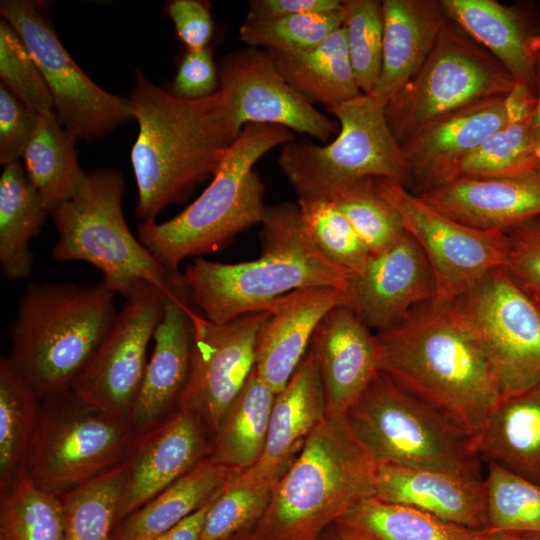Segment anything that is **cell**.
Instances as JSON below:
<instances>
[{
    "instance_id": "obj_18",
    "label": "cell",
    "mask_w": 540,
    "mask_h": 540,
    "mask_svg": "<svg viewBox=\"0 0 540 540\" xmlns=\"http://www.w3.org/2000/svg\"><path fill=\"white\" fill-rule=\"evenodd\" d=\"M345 306L373 333L390 329L435 297V282L425 254L405 232L391 247L371 254L348 278Z\"/></svg>"
},
{
    "instance_id": "obj_9",
    "label": "cell",
    "mask_w": 540,
    "mask_h": 540,
    "mask_svg": "<svg viewBox=\"0 0 540 540\" xmlns=\"http://www.w3.org/2000/svg\"><path fill=\"white\" fill-rule=\"evenodd\" d=\"M327 110L339 123L330 143L293 140L282 146L278 163L298 196L323 195L335 186L368 178L410 186L407 164L384 105L361 94Z\"/></svg>"
},
{
    "instance_id": "obj_29",
    "label": "cell",
    "mask_w": 540,
    "mask_h": 540,
    "mask_svg": "<svg viewBox=\"0 0 540 540\" xmlns=\"http://www.w3.org/2000/svg\"><path fill=\"white\" fill-rule=\"evenodd\" d=\"M474 443L482 461L540 484V381L501 396Z\"/></svg>"
},
{
    "instance_id": "obj_50",
    "label": "cell",
    "mask_w": 540,
    "mask_h": 540,
    "mask_svg": "<svg viewBox=\"0 0 540 540\" xmlns=\"http://www.w3.org/2000/svg\"><path fill=\"white\" fill-rule=\"evenodd\" d=\"M167 13L188 50L208 47L214 24L207 4L197 0H173L167 4Z\"/></svg>"
},
{
    "instance_id": "obj_47",
    "label": "cell",
    "mask_w": 540,
    "mask_h": 540,
    "mask_svg": "<svg viewBox=\"0 0 540 540\" xmlns=\"http://www.w3.org/2000/svg\"><path fill=\"white\" fill-rule=\"evenodd\" d=\"M509 251L504 269L540 299V216L507 232Z\"/></svg>"
},
{
    "instance_id": "obj_3",
    "label": "cell",
    "mask_w": 540,
    "mask_h": 540,
    "mask_svg": "<svg viewBox=\"0 0 540 540\" xmlns=\"http://www.w3.org/2000/svg\"><path fill=\"white\" fill-rule=\"evenodd\" d=\"M259 233V258L221 263L197 257L181 278L194 304L211 322L222 324L263 311L294 290L344 288L351 273L330 261L306 233L297 203L266 206Z\"/></svg>"
},
{
    "instance_id": "obj_27",
    "label": "cell",
    "mask_w": 540,
    "mask_h": 540,
    "mask_svg": "<svg viewBox=\"0 0 540 540\" xmlns=\"http://www.w3.org/2000/svg\"><path fill=\"white\" fill-rule=\"evenodd\" d=\"M382 64L369 94L386 104L421 68L448 17L441 0H383Z\"/></svg>"
},
{
    "instance_id": "obj_32",
    "label": "cell",
    "mask_w": 540,
    "mask_h": 540,
    "mask_svg": "<svg viewBox=\"0 0 540 540\" xmlns=\"http://www.w3.org/2000/svg\"><path fill=\"white\" fill-rule=\"evenodd\" d=\"M333 526L345 540H475L480 532L376 496L360 501Z\"/></svg>"
},
{
    "instance_id": "obj_8",
    "label": "cell",
    "mask_w": 540,
    "mask_h": 540,
    "mask_svg": "<svg viewBox=\"0 0 540 540\" xmlns=\"http://www.w3.org/2000/svg\"><path fill=\"white\" fill-rule=\"evenodd\" d=\"M345 416L377 464L482 478L474 437L381 371Z\"/></svg>"
},
{
    "instance_id": "obj_11",
    "label": "cell",
    "mask_w": 540,
    "mask_h": 540,
    "mask_svg": "<svg viewBox=\"0 0 540 540\" xmlns=\"http://www.w3.org/2000/svg\"><path fill=\"white\" fill-rule=\"evenodd\" d=\"M514 85L495 57L448 18L421 68L386 104V119L400 146L434 121L506 96Z\"/></svg>"
},
{
    "instance_id": "obj_51",
    "label": "cell",
    "mask_w": 540,
    "mask_h": 540,
    "mask_svg": "<svg viewBox=\"0 0 540 540\" xmlns=\"http://www.w3.org/2000/svg\"><path fill=\"white\" fill-rule=\"evenodd\" d=\"M342 0H253L246 18L264 19L341 9Z\"/></svg>"
},
{
    "instance_id": "obj_20",
    "label": "cell",
    "mask_w": 540,
    "mask_h": 540,
    "mask_svg": "<svg viewBox=\"0 0 540 540\" xmlns=\"http://www.w3.org/2000/svg\"><path fill=\"white\" fill-rule=\"evenodd\" d=\"M192 303L184 285L164 294L152 352L129 416L135 436L154 428L178 408L192 360L195 311Z\"/></svg>"
},
{
    "instance_id": "obj_21",
    "label": "cell",
    "mask_w": 540,
    "mask_h": 540,
    "mask_svg": "<svg viewBox=\"0 0 540 540\" xmlns=\"http://www.w3.org/2000/svg\"><path fill=\"white\" fill-rule=\"evenodd\" d=\"M508 122L505 96L496 97L444 116L400 145L412 192L452 180L458 165Z\"/></svg>"
},
{
    "instance_id": "obj_37",
    "label": "cell",
    "mask_w": 540,
    "mask_h": 540,
    "mask_svg": "<svg viewBox=\"0 0 540 540\" xmlns=\"http://www.w3.org/2000/svg\"><path fill=\"white\" fill-rule=\"evenodd\" d=\"M58 495L38 488L23 469L0 492V540H64Z\"/></svg>"
},
{
    "instance_id": "obj_31",
    "label": "cell",
    "mask_w": 540,
    "mask_h": 540,
    "mask_svg": "<svg viewBox=\"0 0 540 540\" xmlns=\"http://www.w3.org/2000/svg\"><path fill=\"white\" fill-rule=\"evenodd\" d=\"M268 54L287 83L313 105L328 109L363 94L355 79L343 25L310 50L294 55Z\"/></svg>"
},
{
    "instance_id": "obj_36",
    "label": "cell",
    "mask_w": 540,
    "mask_h": 540,
    "mask_svg": "<svg viewBox=\"0 0 540 540\" xmlns=\"http://www.w3.org/2000/svg\"><path fill=\"white\" fill-rule=\"evenodd\" d=\"M41 399L15 369L8 356L0 358V492L24 469L36 429Z\"/></svg>"
},
{
    "instance_id": "obj_39",
    "label": "cell",
    "mask_w": 540,
    "mask_h": 540,
    "mask_svg": "<svg viewBox=\"0 0 540 540\" xmlns=\"http://www.w3.org/2000/svg\"><path fill=\"white\" fill-rule=\"evenodd\" d=\"M533 115L508 122L486 138L458 165L454 178L505 177L539 168L540 142L534 130Z\"/></svg>"
},
{
    "instance_id": "obj_46",
    "label": "cell",
    "mask_w": 540,
    "mask_h": 540,
    "mask_svg": "<svg viewBox=\"0 0 540 540\" xmlns=\"http://www.w3.org/2000/svg\"><path fill=\"white\" fill-rule=\"evenodd\" d=\"M0 78L15 97L38 113L55 111L49 88L15 29L0 21Z\"/></svg>"
},
{
    "instance_id": "obj_55",
    "label": "cell",
    "mask_w": 540,
    "mask_h": 540,
    "mask_svg": "<svg viewBox=\"0 0 540 540\" xmlns=\"http://www.w3.org/2000/svg\"><path fill=\"white\" fill-rule=\"evenodd\" d=\"M222 540H256V539L252 535H250L248 532H242V533L232 535Z\"/></svg>"
},
{
    "instance_id": "obj_48",
    "label": "cell",
    "mask_w": 540,
    "mask_h": 540,
    "mask_svg": "<svg viewBox=\"0 0 540 540\" xmlns=\"http://www.w3.org/2000/svg\"><path fill=\"white\" fill-rule=\"evenodd\" d=\"M29 108L0 84V163L7 166L22 158L39 121Z\"/></svg>"
},
{
    "instance_id": "obj_53",
    "label": "cell",
    "mask_w": 540,
    "mask_h": 540,
    "mask_svg": "<svg viewBox=\"0 0 540 540\" xmlns=\"http://www.w3.org/2000/svg\"><path fill=\"white\" fill-rule=\"evenodd\" d=\"M475 540H540V533L488 528L480 531Z\"/></svg>"
},
{
    "instance_id": "obj_43",
    "label": "cell",
    "mask_w": 540,
    "mask_h": 540,
    "mask_svg": "<svg viewBox=\"0 0 540 540\" xmlns=\"http://www.w3.org/2000/svg\"><path fill=\"white\" fill-rule=\"evenodd\" d=\"M343 9V28L355 79L361 92L370 94L382 64V1L345 0Z\"/></svg>"
},
{
    "instance_id": "obj_5",
    "label": "cell",
    "mask_w": 540,
    "mask_h": 540,
    "mask_svg": "<svg viewBox=\"0 0 540 540\" xmlns=\"http://www.w3.org/2000/svg\"><path fill=\"white\" fill-rule=\"evenodd\" d=\"M115 295L102 282L26 286L8 358L41 400L73 389L117 315Z\"/></svg>"
},
{
    "instance_id": "obj_42",
    "label": "cell",
    "mask_w": 540,
    "mask_h": 540,
    "mask_svg": "<svg viewBox=\"0 0 540 540\" xmlns=\"http://www.w3.org/2000/svg\"><path fill=\"white\" fill-rule=\"evenodd\" d=\"M297 204L314 245L334 264L352 273L359 271L371 253L334 203L324 196L302 195Z\"/></svg>"
},
{
    "instance_id": "obj_26",
    "label": "cell",
    "mask_w": 540,
    "mask_h": 540,
    "mask_svg": "<svg viewBox=\"0 0 540 540\" xmlns=\"http://www.w3.org/2000/svg\"><path fill=\"white\" fill-rule=\"evenodd\" d=\"M375 496L468 529L489 528L488 493L483 478L378 464Z\"/></svg>"
},
{
    "instance_id": "obj_7",
    "label": "cell",
    "mask_w": 540,
    "mask_h": 540,
    "mask_svg": "<svg viewBox=\"0 0 540 540\" xmlns=\"http://www.w3.org/2000/svg\"><path fill=\"white\" fill-rule=\"evenodd\" d=\"M124 191L117 170L87 173L79 191L50 212L58 232L51 255L93 265L103 274L101 282L124 297L142 284L170 293L184 285L181 272L166 269L131 233L122 211Z\"/></svg>"
},
{
    "instance_id": "obj_16",
    "label": "cell",
    "mask_w": 540,
    "mask_h": 540,
    "mask_svg": "<svg viewBox=\"0 0 540 540\" xmlns=\"http://www.w3.org/2000/svg\"><path fill=\"white\" fill-rule=\"evenodd\" d=\"M269 311L217 324L193 313L191 367L178 408L193 415L211 439L256 363L258 331Z\"/></svg>"
},
{
    "instance_id": "obj_34",
    "label": "cell",
    "mask_w": 540,
    "mask_h": 540,
    "mask_svg": "<svg viewBox=\"0 0 540 540\" xmlns=\"http://www.w3.org/2000/svg\"><path fill=\"white\" fill-rule=\"evenodd\" d=\"M77 140L55 111L42 113L22 155L26 176L49 212L72 198L86 179L77 158Z\"/></svg>"
},
{
    "instance_id": "obj_24",
    "label": "cell",
    "mask_w": 540,
    "mask_h": 540,
    "mask_svg": "<svg viewBox=\"0 0 540 540\" xmlns=\"http://www.w3.org/2000/svg\"><path fill=\"white\" fill-rule=\"evenodd\" d=\"M326 417L321 377L314 354L309 349L286 386L275 394L261 458L239 477L247 482L273 486Z\"/></svg>"
},
{
    "instance_id": "obj_1",
    "label": "cell",
    "mask_w": 540,
    "mask_h": 540,
    "mask_svg": "<svg viewBox=\"0 0 540 540\" xmlns=\"http://www.w3.org/2000/svg\"><path fill=\"white\" fill-rule=\"evenodd\" d=\"M138 135L131 151L142 222L156 221L170 204L186 199L220 166L243 127L229 96L184 99L148 80L140 71L129 96Z\"/></svg>"
},
{
    "instance_id": "obj_33",
    "label": "cell",
    "mask_w": 540,
    "mask_h": 540,
    "mask_svg": "<svg viewBox=\"0 0 540 540\" xmlns=\"http://www.w3.org/2000/svg\"><path fill=\"white\" fill-rule=\"evenodd\" d=\"M50 212L19 162L4 166L0 177V266L4 278L18 281L33 268L30 240Z\"/></svg>"
},
{
    "instance_id": "obj_45",
    "label": "cell",
    "mask_w": 540,
    "mask_h": 540,
    "mask_svg": "<svg viewBox=\"0 0 540 540\" xmlns=\"http://www.w3.org/2000/svg\"><path fill=\"white\" fill-rule=\"evenodd\" d=\"M239 475L214 500L200 540H222L250 531L265 512L273 486L247 482Z\"/></svg>"
},
{
    "instance_id": "obj_15",
    "label": "cell",
    "mask_w": 540,
    "mask_h": 540,
    "mask_svg": "<svg viewBox=\"0 0 540 540\" xmlns=\"http://www.w3.org/2000/svg\"><path fill=\"white\" fill-rule=\"evenodd\" d=\"M164 294L142 284L127 297L73 391L94 407L129 422L161 320Z\"/></svg>"
},
{
    "instance_id": "obj_56",
    "label": "cell",
    "mask_w": 540,
    "mask_h": 540,
    "mask_svg": "<svg viewBox=\"0 0 540 540\" xmlns=\"http://www.w3.org/2000/svg\"><path fill=\"white\" fill-rule=\"evenodd\" d=\"M318 540H345L342 537H340L336 532L334 535L328 536L326 539L322 538V535L319 537Z\"/></svg>"
},
{
    "instance_id": "obj_52",
    "label": "cell",
    "mask_w": 540,
    "mask_h": 540,
    "mask_svg": "<svg viewBox=\"0 0 540 540\" xmlns=\"http://www.w3.org/2000/svg\"><path fill=\"white\" fill-rule=\"evenodd\" d=\"M218 496L219 495L211 499L193 514L174 527L158 535L153 540H200L206 515Z\"/></svg>"
},
{
    "instance_id": "obj_30",
    "label": "cell",
    "mask_w": 540,
    "mask_h": 540,
    "mask_svg": "<svg viewBox=\"0 0 540 540\" xmlns=\"http://www.w3.org/2000/svg\"><path fill=\"white\" fill-rule=\"evenodd\" d=\"M241 473L205 458L116 523L111 540H153L219 495Z\"/></svg>"
},
{
    "instance_id": "obj_6",
    "label": "cell",
    "mask_w": 540,
    "mask_h": 540,
    "mask_svg": "<svg viewBox=\"0 0 540 540\" xmlns=\"http://www.w3.org/2000/svg\"><path fill=\"white\" fill-rule=\"evenodd\" d=\"M293 140L294 132L286 127L246 124L197 199L169 220L141 222L138 239L160 264L176 273L185 258L223 248L262 220L265 187L253 169L255 163Z\"/></svg>"
},
{
    "instance_id": "obj_38",
    "label": "cell",
    "mask_w": 540,
    "mask_h": 540,
    "mask_svg": "<svg viewBox=\"0 0 540 540\" xmlns=\"http://www.w3.org/2000/svg\"><path fill=\"white\" fill-rule=\"evenodd\" d=\"M124 483V463L61 493L64 540H111Z\"/></svg>"
},
{
    "instance_id": "obj_28",
    "label": "cell",
    "mask_w": 540,
    "mask_h": 540,
    "mask_svg": "<svg viewBox=\"0 0 540 540\" xmlns=\"http://www.w3.org/2000/svg\"><path fill=\"white\" fill-rule=\"evenodd\" d=\"M445 13L508 71L515 82L537 92L540 38L520 15L495 0H441Z\"/></svg>"
},
{
    "instance_id": "obj_10",
    "label": "cell",
    "mask_w": 540,
    "mask_h": 540,
    "mask_svg": "<svg viewBox=\"0 0 540 540\" xmlns=\"http://www.w3.org/2000/svg\"><path fill=\"white\" fill-rule=\"evenodd\" d=\"M134 437L127 420L69 390L41 400L24 469L38 488L59 495L121 464Z\"/></svg>"
},
{
    "instance_id": "obj_2",
    "label": "cell",
    "mask_w": 540,
    "mask_h": 540,
    "mask_svg": "<svg viewBox=\"0 0 540 540\" xmlns=\"http://www.w3.org/2000/svg\"><path fill=\"white\" fill-rule=\"evenodd\" d=\"M374 339L379 371L477 436L502 395L451 304L424 305Z\"/></svg>"
},
{
    "instance_id": "obj_17",
    "label": "cell",
    "mask_w": 540,
    "mask_h": 540,
    "mask_svg": "<svg viewBox=\"0 0 540 540\" xmlns=\"http://www.w3.org/2000/svg\"><path fill=\"white\" fill-rule=\"evenodd\" d=\"M218 77L219 89L231 99L242 127L278 125L321 142L339 132V123L288 84L263 49L246 47L229 53L219 63Z\"/></svg>"
},
{
    "instance_id": "obj_22",
    "label": "cell",
    "mask_w": 540,
    "mask_h": 540,
    "mask_svg": "<svg viewBox=\"0 0 540 540\" xmlns=\"http://www.w3.org/2000/svg\"><path fill=\"white\" fill-rule=\"evenodd\" d=\"M416 195L468 227L507 232L540 216V167L505 177H457Z\"/></svg>"
},
{
    "instance_id": "obj_41",
    "label": "cell",
    "mask_w": 540,
    "mask_h": 540,
    "mask_svg": "<svg viewBox=\"0 0 540 540\" xmlns=\"http://www.w3.org/2000/svg\"><path fill=\"white\" fill-rule=\"evenodd\" d=\"M344 9L273 18H246L239 39L248 47L284 55L310 50L342 27Z\"/></svg>"
},
{
    "instance_id": "obj_40",
    "label": "cell",
    "mask_w": 540,
    "mask_h": 540,
    "mask_svg": "<svg viewBox=\"0 0 540 540\" xmlns=\"http://www.w3.org/2000/svg\"><path fill=\"white\" fill-rule=\"evenodd\" d=\"M351 223L371 254H378L406 232L397 210L375 189L373 178L335 186L323 195Z\"/></svg>"
},
{
    "instance_id": "obj_35",
    "label": "cell",
    "mask_w": 540,
    "mask_h": 540,
    "mask_svg": "<svg viewBox=\"0 0 540 540\" xmlns=\"http://www.w3.org/2000/svg\"><path fill=\"white\" fill-rule=\"evenodd\" d=\"M275 394L254 368L210 439L208 458L241 472L255 465L265 448Z\"/></svg>"
},
{
    "instance_id": "obj_13",
    "label": "cell",
    "mask_w": 540,
    "mask_h": 540,
    "mask_svg": "<svg viewBox=\"0 0 540 540\" xmlns=\"http://www.w3.org/2000/svg\"><path fill=\"white\" fill-rule=\"evenodd\" d=\"M377 192L399 213L406 232L419 244L433 273L434 305H448L484 276L504 268L509 240L502 231L461 224L424 203L398 181L373 178Z\"/></svg>"
},
{
    "instance_id": "obj_14",
    "label": "cell",
    "mask_w": 540,
    "mask_h": 540,
    "mask_svg": "<svg viewBox=\"0 0 540 540\" xmlns=\"http://www.w3.org/2000/svg\"><path fill=\"white\" fill-rule=\"evenodd\" d=\"M2 19L23 40L53 97L61 124L78 139L100 138L133 119L128 98L92 81L60 42L44 2L2 0Z\"/></svg>"
},
{
    "instance_id": "obj_44",
    "label": "cell",
    "mask_w": 540,
    "mask_h": 540,
    "mask_svg": "<svg viewBox=\"0 0 540 540\" xmlns=\"http://www.w3.org/2000/svg\"><path fill=\"white\" fill-rule=\"evenodd\" d=\"M487 465L489 528L540 533V484Z\"/></svg>"
},
{
    "instance_id": "obj_4",
    "label": "cell",
    "mask_w": 540,
    "mask_h": 540,
    "mask_svg": "<svg viewBox=\"0 0 540 540\" xmlns=\"http://www.w3.org/2000/svg\"><path fill=\"white\" fill-rule=\"evenodd\" d=\"M377 467L346 416H327L273 485L265 512L247 532L256 540H318L353 506L375 496Z\"/></svg>"
},
{
    "instance_id": "obj_19",
    "label": "cell",
    "mask_w": 540,
    "mask_h": 540,
    "mask_svg": "<svg viewBox=\"0 0 540 540\" xmlns=\"http://www.w3.org/2000/svg\"><path fill=\"white\" fill-rule=\"evenodd\" d=\"M209 453L210 438L195 417L180 408L135 436L123 461L124 483L116 523L188 473Z\"/></svg>"
},
{
    "instance_id": "obj_12",
    "label": "cell",
    "mask_w": 540,
    "mask_h": 540,
    "mask_svg": "<svg viewBox=\"0 0 540 540\" xmlns=\"http://www.w3.org/2000/svg\"><path fill=\"white\" fill-rule=\"evenodd\" d=\"M450 304L486 357L502 396L540 381V299L504 268Z\"/></svg>"
},
{
    "instance_id": "obj_54",
    "label": "cell",
    "mask_w": 540,
    "mask_h": 540,
    "mask_svg": "<svg viewBox=\"0 0 540 540\" xmlns=\"http://www.w3.org/2000/svg\"><path fill=\"white\" fill-rule=\"evenodd\" d=\"M537 93H536V107L533 115V126L536 133V136L538 138V141L540 142V51L537 55Z\"/></svg>"
},
{
    "instance_id": "obj_23",
    "label": "cell",
    "mask_w": 540,
    "mask_h": 540,
    "mask_svg": "<svg viewBox=\"0 0 540 540\" xmlns=\"http://www.w3.org/2000/svg\"><path fill=\"white\" fill-rule=\"evenodd\" d=\"M344 304L342 288L317 286L294 290L265 306L269 316L258 331L255 370L275 393L304 358L320 321Z\"/></svg>"
},
{
    "instance_id": "obj_25",
    "label": "cell",
    "mask_w": 540,
    "mask_h": 540,
    "mask_svg": "<svg viewBox=\"0 0 540 540\" xmlns=\"http://www.w3.org/2000/svg\"><path fill=\"white\" fill-rule=\"evenodd\" d=\"M309 349L319 369L327 416L345 415L379 371L374 333L339 305L320 321Z\"/></svg>"
},
{
    "instance_id": "obj_49",
    "label": "cell",
    "mask_w": 540,
    "mask_h": 540,
    "mask_svg": "<svg viewBox=\"0 0 540 540\" xmlns=\"http://www.w3.org/2000/svg\"><path fill=\"white\" fill-rule=\"evenodd\" d=\"M219 89L218 68L209 47L187 50L171 84L170 92L184 99L213 95Z\"/></svg>"
}]
</instances>
